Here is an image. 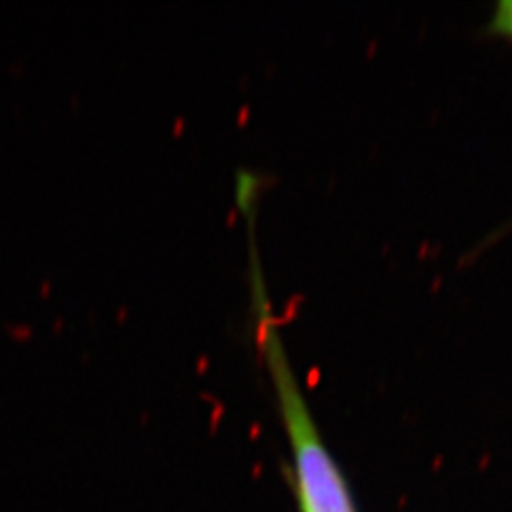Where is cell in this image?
Returning a JSON list of instances; mask_svg holds the SVG:
<instances>
[{"mask_svg":"<svg viewBox=\"0 0 512 512\" xmlns=\"http://www.w3.org/2000/svg\"><path fill=\"white\" fill-rule=\"evenodd\" d=\"M251 304L256 346L272 378L279 416L291 446L298 511L357 512L348 480L336 459L332 458L294 374L279 323L275 319L255 239H251Z\"/></svg>","mask_w":512,"mask_h":512,"instance_id":"1","label":"cell"},{"mask_svg":"<svg viewBox=\"0 0 512 512\" xmlns=\"http://www.w3.org/2000/svg\"><path fill=\"white\" fill-rule=\"evenodd\" d=\"M490 33L505 38L512 46V0H501L490 19Z\"/></svg>","mask_w":512,"mask_h":512,"instance_id":"2","label":"cell"}]
</instances>
